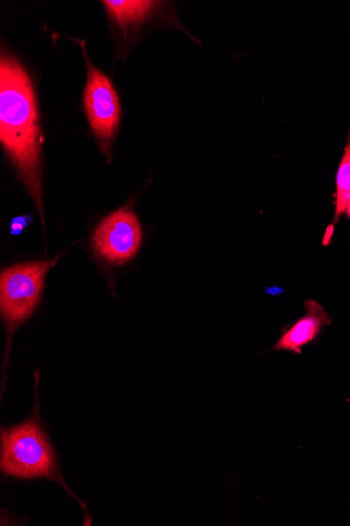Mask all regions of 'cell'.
I'll use <instances>...</instances> for the list:
<instances>
[{
    "instance_id": "obj_3",
    "label": "cell",
    "mask_w": 350,
    "mask_h": 526,
    "mask_svg": "<svg viewBox=\"0 0 350 526\" xmlns=\"http://www.w3.org/2000/svg\"><path fill=\"white\" fill-rule=\"evenodd\" d=\"M60 257L10 266L0 273V313L9 334L8 350L14 332L34 314L48 273Z\"/></svg>"
},
{
    "instance_id": "obj_6",
    "label": "cell",
    "mask_w": 350,
    "mask_h": 526,
    "mask_svg": "<svg viewBox=\"0 0 350 526\" xmlns=\"http://www.w3.org/2000/svg\"><path fill=\"white\" fill-rule=\"evenodd\" d=\"M304 308V317L289 329L284 330L274 350L301 354L304 346L313 343L318 338L323 327L332 324L333 320L319 302L305 301Z\"/></svg>"
},
{
    "instance_id": "obj_5",
    "label": "cell",
    "mask_w": 350,
    "mask_h": 526,
    "mask_svg": "<svg viewBox=\"0 0 350 526\" xmlns=\"http://www.w3.org/2000/svg\"><path fill=\"white\" fill-rule=\"evenodd\" d=\"M142 228L138 217L129 207L104 218L92 239L96 254L111 265H124L133 260L141 247Z\"/></svg>"
},
{
    "instance_id": "obj_11",
    "label": "cell",
    "mask_w": 350,
    "mask_h": 526,
    "mask_svg": "<svg viewBox=\"0 0 350 526\" xmlns=\"http://www.w3.org/2000/svg\"><path fill=\"white\" fill-rule=\"evenodd\" d=\"M344 215L350 220V203L347 205Z\"/></svg>"
},
{
    "instance_id": "obj_8",
    "label": "cell",
    "mask_w": 350,
    "mask_h": 526,
    "mask_svg": "<svg viewBox=\"0 0 350 526\" xmlns=\"http://www.w3.org/2000/svg\"><path fill=\"white\" fill-rule=\"evenodd\" d=\"M336 212L334 224L336 225L345 213L350 203V131L348 133L344 154L337 173Z\"/></svg>"
},
{
    "instance_id": "obj_4",
    "label": "cell",
    "mask_w": 350,
    "mask_h": 526,
    "mask_svg": "<svg viewBox=\"0 0 350 526\" xmlns=\"http://www.w3.org/2000/svg\"><path fill=\"white\" fill-rule=\"evenodd\" d=\"M87 83L84 91V109L101 151L111 157V147L118 130L121 105L109 78L87 59Z\"/></svg>"
},
{
    "instance_id": "obj_1",
    "label": "cell",
    "mask_w": 350,
    "mask_h": 526,
    "mask_svg": "<svg viewBox=\"0 0 350 526\" xmlns=\"http://www.w3.org/2000/svg\"><path fill=\"white\" fill-rule=\"evenodd\" d=\"M0 141L28 188L45 225L36 97L26 69L5 52L0 60Z\"/></svg>"
},
{
    "instance_id": "obj_9",
    "label": "cell",
    "mask_w": 350,
    "mask_h": 526,
    "mask_svg": "<svg viewBox=\"0 0 350 526\" xmlns=\"http://www.w3.org/2000/svg\"><path fill=\"white\" fill-rule=\"evenodd\" d=\"M334 234H335V224H332L328 226L325 230V234L322 240V245L325 247H327L328 245H331Z\"/></svg>"
},
{
    "instance_id": "obj_2",
    "label": "cell",
    "mask_w": 350,
    "mask_h": 526,
    "mask_svg": "<svg viewBox=\"0 0 350 526\" xmlns=\"http://www.w3.org/2000/svg\"><path fill=\"white\" fill-rule=\"evenodd\" d=\"M0 444V469L4 475L18 479L48 478L70 492L59 474L55 452L38 416H31L20 425L4 428Z\"/></svg>"
},
{
    "instance_id": "obj_10",
    "label": "cell",
    "mask_w": 350,
    "mask_h": 526,
    "mask_svg": "<svg viewBox=\"0 0 350 526\" xmlns=\"http://www.w3.org/2000/svg\"><path fill=\"white\" fill-rule=\"evenodd\" d=\"M25 220L23 218H18L16 220L13 221L12 223V233L13 234H18L20 233L21 230L24 229V227L26 226V223H24Z\"/></svg>"
},
{
    "instance_id": "obj_7",
    "label": "cell",
    "mask_w": 350,
    "mask_h": 526,
    "mask_svg": "<svg viewBox=\"0 0 350 526\" xmlns=\"http://www.w3.org/2000/svg\"><path fill=\"white\" fill-rule=\"evenodd\" d=\"M106 11L115 23L122 29L127 30L130 28H135L144 23L149 19L153 13H155L161 6L160 2H113V0H108V2H102Z\"/></svg>"
}]
</instances>
